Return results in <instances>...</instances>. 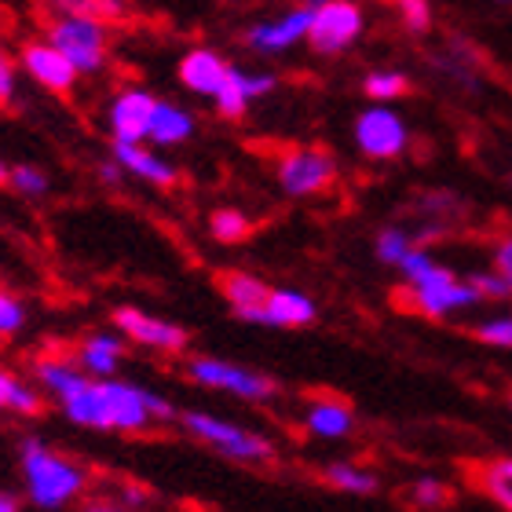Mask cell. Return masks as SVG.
<instances>
[{"instance_id": "obj_30", "label": "cell", "mask_w": 512, "mask_h": 512, "mask_svg": "<svg viewBox=\"0 0 512 512\" xmlns=\"http://www.w3.org/2000/svg\"><path fill=\"white\" fill-rule=\"evenodd\" d=\"M410 502H414L417 509H447V505L454 502V491H450L443 480L425 476V480H417L414 487H410Z\"/></svg>"}, {"instance_id": "obj_34", "label": "cell", "mask_w": 512, "mask_h": 512, "mask_svg": "<svg viewBox=\"0 0 512 512\" xmlns=\"http://www.w3.org/2000/svg\"><path fill=\"white\" fill-rule=\"evenodd\" d=\"M476 341L491 344V348H509L512 352V311L509 315H498V319H487L476 326Z\"/></svg>"}, {"instance_id": "obj_35", "label": "cell", "mask_w": 512, "mask_h": 512, "mask_svg": "<svg viewBox=\"0 0 512 512\" xmlns=\"http://www.w3.org/2000/svg\"><path fill=\"white\" fill-rule=\"evenodd\" d=\"M472 289L480 293V300H509L512 297V286L505 282V275L494 267V271H476V275H469Z\"/></svg>"}, {"instance_id": "obj_9", "label": "cell", "mask_w": 512, "mask_h": 512, "mask_svg": "<svg viewBox=\"0 0 512 512\" xmlns=\"http://www.w3.org/2000/svg\"><path fill=\"white\" fill-rule=\"evenodd\" d=\"M355 147L370 161H395L410 147V125L388 103H370L355 118Z\"/></svg>"}, {"instance_id": "obj_21", "label": "cell", "mask_w": 512, "mask_h": 512, "mask_svg": "<svg viewBox=\"0 0 512 512\" xmlns=\"http://www.w3.org/2000/svg\"><path fill=\"white\" fill-rule=\"evenodd\" d=\"M315 300L300 289H271L264 304V326H278V330H297V326H311L315 322Z\"/></svg>"}, {"instance_id": "obj_4", "label": "cell", "mask_w": 512, "mask_h": 512, "mask_svg": "<svg viewBox=\"0 0 512 512\" xmlns=\"http://www.w3.org/2000/svg\"><path fill=\"white\" fill-rule=\"evenodd\" d=\"M48 41L74 63L77 74H99L107 66V52H110L107 22L59 11V19H52V26H48Z\"/></svg>"}, {"instance_id": "obj_19", "label": "cell", "mask_w": 512, "mask_h": 512, "mask_svg": "<svg viewBox=\"0 0 512 512\" xmlns=\"http://www.w3.org/2000/svg\"><path fill=\"white\" fill-rule=\"evenodd\" d=\"M121 359H125V337H121L118 330L92 333V337H85L81 348H77V366H81L88 377H114Z\"/></svg>"}, {"instance_id": "obj_8", "label": "cell", "mask_w": 512, "mask_h": 512, "mask_svg": "<svg viewBox=\"0 0 512 512\" xmlns=\"http://www.w3.org/2000/svg\"><path fill=\"white\" fill-rule=\"evenodd\" d=\"M187 377L202 388H216V392L238 395V399H249V403H267L278 395V384L271 381L260 370H249V366H238L231 359H216V355H198L187 363Z\"/></svg>"}, {"instance_id": "obj_27", "label": "cell", "mask_w": 512, "mask_h": 512, "mask_svg": "<svg viewBox=\"0 0 512 512\" xmlns=\"http://www.w3.org/2000/svg\"><path fill=\"white\" fill-rule=\"evenodd\" d=\"M52 8L99 22H125L132 15V0H52Z\"/></svg>"}, {"instance_id": "obj_43", "label": "cell", "mask_w": 512, "mask_h": 512, "mask_svg": "<svg viewBox=\"0 0 512 512\" xmlns=\"http://www.w3.org/2000/svg\"><path fill=\"white\" fill-rule=\"evenodd\" d=\"M494 4H512V0H494Z\"/></svg>"}, {"instance_id": "obj_44", "label": "cell", "mask_w": 512, "mask_h": 512, "mask_svg": "<svg viewBox=\"0 0 512 512\" xmlns=\"http://www.w3.org/2000/svg\"><path fill=\"white\" fill-rule=\"evenodd\" d=\"M0 344H4V337H0Z\"/></svg>"}, {"instance_id": "obj_14", "label": "cell", "mask_w": 512, "mask_h": 512, "mask_svg": "<svg viewBox=\"0 0 512 512\" xmlns=\"http://www.w3.org/2000/svg\"><path fill=\"white\" fill-rule=\"evenodd\" d=\"M216 289L227 300V308L235 311V319L260 322L264 326V304H267V293H271L267 282H260V278L242 271V267H224L216 275Z\"/></svg>"}, {"instance_id": "obj_12", "label": "cell", "mask_w": 512, "mask_h": 512, "mask_svg": "<svg viewBox=\"0 0 512 512\" xmlns=\"http://www.w3.org/2000/svg\"><path fill=\"white\" fill-rule=\"evenodd\" d=\"M275 88H278L275 74H267V70H256V74H249V70H242V66L231 63V74H227L224 88L213 96V107H216V114H220V118L238 121V118H246L253 103L267 99Z\"/></svg>"}, {"instance_id": "obj_18", "label": "cell", "mask_w": 512, "mask_h": 512, "mask_svg": "<svg viewBox=\"0 0 512 512\" xmlns=\"http://www.w3.org/2000/svg\"><path fill=\"white\" fill-rule=\"evenodd\" d=\"M63 414L81 428H92V432H110V406L107 395H103V384L99 377H88L77 392H70L66 399H59Z\"/></svg>"}, {"instance_id": "obj_42", "label": "cell", "mask_w": 512, "mask_h": 512, "mask_svg": "<svg viewBox=\"0 0 512 512\" xmlns=\"http://www.w3.org/2000/svg\"><path fill=\"white\" fill-rule=\"evenodd\" d=\"M0 183H8V165L0 161Z\"/></svg>"}, {"instance_id": "obj_1", "label": "cell", "mask_w": 512, "mask_h": 512, "mask_svg": "<svg viewBox=\"0 0 512 512\" xmlns=\"http://www.w3.org/2000/svg\"><path fill=\"white\" fill-rule=\"evenodd\" d=\"M22 480H26V498L37 509H66L77 502L88 487V472L77 461L55 454L52 447H44L41 439H26L19 450Z\"/></svg>"}, {"instance_id": "obj_33", "label": "cell", "mask_w": 512, "mask_h": 512, "mask_svg": "<svg viewBox=\"0 0 512 512\" xmlns=\"http://www.w3.org/2000/svg\"><path fill=\"white\" fill-rule=\"evenodd\" d=\"M26 326V304L15 293L0 289V337H15Z\"/></svg>"}, {"instance_id": "obj_38", "label": "cell", "mask_w": 512, "mask_h": 512, "mask_svg": "<svg viewBox=\"0 0 512 512\" xmlns=\"http://www.w3.org/2000/svg\"><path fill=\"white\" fill-rule=\"evenodd\" d=\"M494 267L505 275V282L512 286V235L505 238L502 246H498V253H494Z\"/></svg>"}, {"instance_id": "obj_22", "label": "cell", "mask_w": 512, "mask_h": 512, "mask_svg": "<svg viewBox=\"0 0 512 512\" xmlns=\"http://www.w3.org/2000/svg\"><path fill=\"white\" fill-rule=\"evenodd\" d=\"M304 425H308L311 436L319 439H344L352 436L355 428V410L344 399H311L308 414H304Z\"/></svg>"}, {"instance_id": "obj_11", "label": "cell", "mask_w": 512, "mask_h": 512, "mask_svg": "<svg viewBox=\"0 0 512 512\" xmlns=\"http://www.w3.org/2000/svg\"><path fill=\"white\" fill-rule=\"evenodd\" d=\"M311 4H315V0H304V4L282 11V15H275V19L253 22V26L246 30L249 52L275 59V55H286L289 48H297V44L304 41V37H308Z\"/></svg>"}, {"instance_id": "obj_36", "label": "cell", "mask_w": 512, "mask_h": 512, "mask_svg": "<svg viewBox=\"0 0 512 512\" xmlns=\"http://www.w3.org/2000/svg\"><path fill=\"white\" fill-rule=\"evenodd\" d=\"M8 410H15V414H22V417H37L44 410V399L37 388L15 381L11 384V395H8Z\"/></svg>"}, {"instance_id": "obj_7", "label": "cell", "mask_w": 512, "mask_h": 512, "mask_svg": "<svg viewBox=\"0 0 512 512\" xmlns=\"http://www.w3.org/2000/svg\"><path fill=\"white\" fill-rule=\"evenodd\" d=\"M363 8L355 0H315L311 4V22H308V37L315 55H344L359 37H363Z\"/></svg>"}, {"instance_id": "obj_5", "label": "cell", "mask_w": 512, "mask_h": 512, "mask_svg": "<svg viewBox=\"0 0 512 512\" xmlns=\"http://www.w3.org/2000/svg\"><path fill=\"white\" fill-rule=\"evenodd\" d=\"M275 180L289 198H319L337 183V158L326 147H286L275 158Z\"/></svg>"}, {"instance_id": "obj_16", "label": "cell", "mask_w": 512, "mask_h": 512, "mask_svg": "<svg viewBox=\"0 0 512 512\" xmlns=\"http://www.w3.org/2000/svg\"><path fill=\"white\" fill-rule=\"evenodd\" d=\"M227 74H231V63H227L216 48H191V52L180 59V66H176L180 85L187 88V92H194V96H205V99H213L216 92L224 88Z\"/></svg>"}, {"instance_id": "obj_31", "label": "cell", "mask_w": 512, "mask_h": 512, "mask_svg": "<svg viewBox=\"0 0 512 512\" xmlns=\"http://www.w3.org/2000/svg\"><path fill=\"white\" fill-rule=\"evenodd\" d=\"M399 11L403 30L410 33H428L432 30V0H392Z\"/></svg>"}, {"instance_id": "obj_2", "label": "cell", "mask_w": 512, "mask_h": 512, "mask_svg": "<svg viewBox=\"0 0 512 512\" xmlns=\"http://www.w3.org/2000/svg\"><path fill=\"white\" fill-rule=\"evenodd\" d=\"M395 304L417 311V315H425V319H450L454 311L483 304V300H480V293L472 289L469 278H458L443 264H428L421 275L403 282V289H395Z\"/></svg>"}, {"instance_id": "obj_41", "label": "cell", "mask_w": 512, "mask_h": 512, "mask_svg": "<svg viewBox=\"0 0 512 512\" xmlns=\"http://www.w3.org/2000/svg\"><path fill=\"white\" fill-rule=\"evenodd\" d=\"M15 509H19V498L8 491H0V512H15Z\"/></svg>"}, {"instance_id": "obj_23", "label": "cell", "mask_w": 512, "mask_h": 512, "mask_svg": "<svg viewBox=\"0 0 512 512\" xmlns=\"http://www.w3.org/2000/svg\"><path fill=\"white\" fill-rule=\"evenodd\" d=\"M322 483L333 487V491H344L352 498H370V494L381 491V480L377 472L363 469V465H352V461H333L322 469Z\"/></svg>"}, {"instance_id": "obj_6", "label": "cell", "mask_w": 512, "mask_h": 512, "mask_svg": "<svg viewBox=\"0 0 512 512\" xmlns=\"http://www.w3.org/2000/svg\"><path fill=\"white\" fill-rule=\"evenodd\" d=\"M103 395L110 406V432H143L154 421H172L176 406L165 395L150 392L143 384L118 381V377H99Z\"/></svg>"}, {"instance_id": "obj_39", "label": "cell", "mask_w": 512, "mask_h": 512, "mask_svg": "<svg viewBox=\"0 0 512 512\" xmlns=\"http://www.w3.org/2000/svg\"><path fill=\"white\" fill-rule=\"evenodd\" d=\"M121 176H125V169H121V161L110 154V161L99 165V180L107 183V187H114V183H121Z\"/></svg>"}, {"instance_id": "obj_15", "label": "cell", "mask_w": 512, "mask_h": 512, "mask_svg": "<svg viewBox=\"0 0 512 512\" xmlns=\"http://www.w3.org/2000/svg\"><path fill=\"white\" fill-rule=\"evenodd\" d=\"M154 92L139 85L121 88L114 103H110V136L125 139V143H143L150 128V114H154Z\"/></svg>"}, {"instance_id": "obj_17", "label": "cell", "mask_w": 512, "mask_h": 512, "mask_svg": "<svg viewBox=\"0 0 512 512\" xmlns=\"http://www.w3.org/2000/svg\"><path fill=\"white\" fill-rule=\"evenodd\" d=\"M114 158L121 161V169L128 176H136V180L150 183V187H161V191H169L180 183V172L172 161H165L161 154L147 147V139L143 143H125V139H114Z\"/></svg>"}, {"instance_id": "obj_10", "label": "cell", "mask_w": 512, "mask_h": 512, "mask_svg": "<svg viewBox=\"0 0 512 512\" xmlns=\"http://www.w3.org/2000/svg\"><path fill=\"white\" fill-rule=\"evenodd\" d=\"M114 330L125 341L143 344V348H154V352H165V355H180L191 344V333L183 330L180 322L158 319V315H147V311L128 308V304L114 311Z\"/></svg>"}, {"instance_id": "obj_29", "label": "cell", "mask_w": 512, "mask_h": 512, "mask_svg": "<svg viewBox=\"0 0 512 512\" xmlns=\"http://www.w3.org/2000/svg\"><path fill=\"white\" fill-rule=\"evenodd\" d=\"M410 246H414V235H410L406 227H384L381 235H377V242H374V253H377V260H381V264L395 267L399 260H403V253Z\"/></svg>"}, {"instance_id": "obj_24", "label": "cell", "mask_w": 512, "mask_h": 512, "mask_svg": "<svg viewBox=\"0 0 512 512\" xmlns=\"http://www.w3.org/2000/svg\"><path fill=\"white\" fill-rule=\"evenodd\" d=\"M472 483L480 487V494H487L494 505H502L505 512H512V458H491L476 465Z\"/></svg>"}, {"instance_id": "obj_3", "label": "cell", "mask_w": 512, "mask_h": 512, "mask_svg": "<svg viewBox=\"0 0 512 512\" xmlns=\"http://www.w3.org/2000/svg\"><path fill=\"white\" fill-rule=\"evenodd\" d=\"M187 436H194L198 443H205L209 450L224 454L231 461H246V465H264V461L275 458V443L260 432H249V428L227 421V417L205 414V410H187L180 417Z\"/></svg>"}, {"instance_id": "obj_26", "label": "cell", "mask_w": 512, "mask_h": 512, "mask_svg": "<svg viewBox=\"0 0 512 512\" xmlns=\"http://www.w3.org/2000/svg\"><path fill=\"white\" fill-rule=\"evenodd\" d=\"M209 235H213L220 246H238V242H246V238L253 235V220H249L242 209H235V205H220V209H213V216H209Z\"/></svg>"}, {"instance_id": "obj_28", "label": "cell", "mask_w": 512, "mask_h": 512, "mask_svg": "<svg viewBox=\"0 0 512 512\" xmlns=\"http://www.w3.org/2000/svg\"><path fill=\"white\" fill-rule=\"evenodd\" d=\"M363 92L370 96V103H392L410 92V77L403 70H374L363 77Z\"/></svg>"}, {"instance_id": "obj_13", "label": "cell", "mask_w": 512, "mask_h": 512, "mask_svg": "<svg viewBox=\"0 0 512 512\" xmlns=\"http://www.w3.org/2000/svg\"><path fill=\"white\" fill-rule=\"evenodd\" d=\"M22 70L37 81L41 88H48V92H55V96H66V92H74L77 85V70L74 63L66 59L59 48H55L52 41H33L22 48Z\"/></svg>"}, {"instance_id": "obj_32", "label": "cell", "mask_w": 512, "mask_h": 512, "mask_svg": "<svg viewBox=\"0 0 512 512\" xmlns=\"http://www.w3.org/2000/svg\"><path fill=\"white\" fill-rule=\"evenodd\" d=\"M8 183L15 187L19 194H26V198H41V194H48V176H44L37 165H15V169H8Z\"/></svg>"}, {"instance_id": "obj_25", "label": "cell", "mask_w": 512, "mask_h": 512, "mask_svg": "<svg viewBox=\"0 0 512 512\" xmlns=\"http://www.w3.org/2000/svg\"><path fill=\"white\" fill-rule=\"evenodd\" d=\"M85 381H88V374L77 363H70V359H41V363H37V384H41L52 399H66V395L77 392Z\"/></svg>"}, {"instance_id": "obj_45", "label": "cell", "mask_w": 512, "mask_h": 512, "mask_svg": "<svg viewBox=\"0 0 512 512\" xmlns=\"http://www.w3.org/2000/svg\"><path fill=\"white\" fill-rule=\"evenodd\" d=\"M509 403H512V399H509Z\"/></svg>"}, {"instance_id": "obj_20", "label": "cell", "mask_w": 512, "mask_h": 512, "mask_svg": "<svg viewBox=\"0 0 512 512\" xmlns=\"http://www.w3.org/2000/svg\"><path fill=\"white\" fill-rule=\"evenodd\" d=\"M194 114L180 103H169V99H158L154 103V114H150V128H147V143L154 147H180L194 136Z\"/></svg>"}, {"instance_id": "obj_40", "label": "cell", "mask_w": 512, "mask_h": 512, "mask_svg": "<svg viewBox=\"0 0 512 512\" xmlns=\"http://www.w3.org/2000/svg\"><path fill=\"white\" fill-rule=\"evenodd\" d=\"M19 381V377L15 374H8V370H4V366H0V410H4V406H8V395H11V384Z\"/></svg>"}, {"instance_id": "obj_37", "label": "cell", "mask_w": 512, "mask_h": 512, "mask_svg": "<svg viewBox=\"0 0 512 512\" xmlns=\"http://www.w3.org/2000/svg\"><path fill=\"white\" fill-rule=\"evenodd\" d=\"M11 99H15V66L0 52V107H8Z\"/></svg>"}]
</instances>
